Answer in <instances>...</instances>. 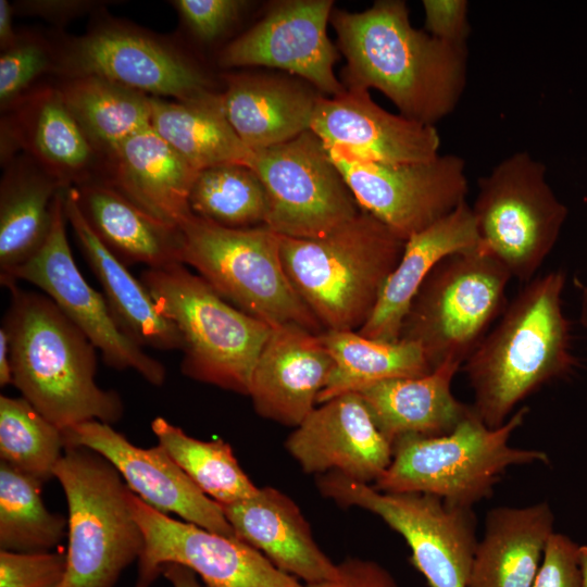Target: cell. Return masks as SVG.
Listing matches in <instances>:
<instances>
[{"label": "cell", "instance_id": "31", "mask_svg": "<svg viewBox=\"0 0 587 587\" xmlns=\"http://www.w3.org/2000/svg\"><path fill=\"white\" fill-rule=\"evenodd\" d=\"M66 188L24 153L2 165L0 278L26 263L43 246L52 226L54 199Z\"/></svg>", "mask_w": 587, "mask_h": 587}, {"label": "cell", "instance_id": "3", "mask_svg": "<svg viewBox=\"0 0 587 587\" xmlns=\"http://www.w3.org/2000/svg\"><path fill=\"white\" fill-rule=\"evenodd\" d=\"M10 303L2 326L9 337L12 385L61 429L86 421L114 424L120 395L96 383L97 349L43 292L5 285Z\"/></svg>", "mask_w": 587, "mask_h": 587}, {"label": "cell", "instance_id": "20", "mask_svg": "<svg viewBox=\"0 0 587 587\" xmlns=\"http://www.w3.org/2000/svg\"><path fill=\"white\" fill-rule=\"evenodd\" d=\"M285 447L305 473L337 471L369 484L391 462L392 444L358 392L321 403L289 435Z\"/></svg>", "mask_w": 587, "mask_h": 587}, {"label": "cell", "instance_id": "8", "mask_svg": "<svg viewBox=\"0 0 587 587\" xmlns=\"http://www.w3.org/2000/svg\"><path fill=\"white\" fill-rule=\"evenodd\" d=\"M178 227L183 264L227 302L271 327L294 324L324 332L286 275L280 235L266 225L223 227L192 213Z\"/></svg>", "mask_w": 587, "mask_h": 587}, {"label": "cell", "instance_id": "14", "mask_svg": "<svg viewBox=\"0 0 587 587\" xmlns=\"http://www.w3.org/2000/svg\"><path fill=\"white\" fill-rule=\"evenodd\" d=\"M65 189L53 203V221L40 250L26 263L1 277L0 283L26 282L47 295L100 351L107 365L134 370L153 386H162L166 370L118 325L103 294L79 272L66 235Z\"/></svg>", "mask_w": 587, "mask_h": 587}, {"label": "cell", "instance_id": "6", "mask_svg": "<svg viewBox=\"0 0 587 587\" xmlns=\"http://www.w3.org/2000/svg\"><path fill=\"white\" fill-rule=\"evenodd\" d=\"M139 279L179 333L183 374L248 396L272 327L227 302L183 263L146 268Z\"/></svg>", "mask_w": 587, "mask_h": 587}, {"label": "cell", "instance_id": "2", "mask_svg": "<svg viewBox=\"0 0 587 587\" xmlns=\"http://www.w3.org/2000/svg\"><path fill=\"white\" fill-rule=\"evenodd\" d=\"M565 283L561 270L525 283L463 363L472 407L486 426H502L525 398L576 365L562 309Z\"/></svg>", "mask_w": 587, "mask_h": 587}, {"label": "cell", "instance_id": "19", "mask_svg": "<svg viewBox=\"0 0 587 587\" xmlns=\"http://www.w3.org/2000/svg\"><path fill=\"white\" fill-rule=\"evenodd\" d=\"M24 153L65 187L101 179L103 159L67 108L53 78L0 118L1 166Z\"/></svg>", "mask_w": 587, "mask_h": 587}, {"label": "cell", "instance_id": "17", "mask_svg": "<svg viewBox=\"0 0 587 587\" xmlns=\"http://www.w3.org/2000/svg\"><path fill=\"white\" fill-rule=\"evenodd\" d=\"M333 5L332 0L275 2L253 26L221 49L218 66L278 68L297 75L322 95L342 93L346 88L334 73L339 49L327 35Z\"/></svg>", "mask_w": 587, "mask_h": 587}, {"label": "cell", "instance_id": "23", "mask_svg": "<svg viewBox=\"0 0 587 587\" xmlns=\"http://www.w3.org/2000/svg\"><path fill=\"white\" fill-rule=\"evenodd\" d=\"M225 115L252 151L288 141L311 129L323 96L309 83L258 72L221 74Z\"/></svg>", "mask_w": 587, "mask_h": 587}, {"label": "cell", "instance_id": "28", "mask_svg": "<svg viewBox=\"0 0 587 587\" xmlns=\"http://www.w3.org/2000/svg\"><path fill=\"white\" fill-rule=\"evenodd\" d=\"M461 365L448 360L423 376L385 379L357 392L391 444L405 435H445L472 409L452 394V380Z\"/></svg>", "mask_w": 587, "mask_h": 587}, {"label": "cell", "instance_id": "16", "mask_svg": "<svg viewBox=\"0 0 587 587\" xmlns=\"http://www.w3.org/2000/svg\"><path fill=\"white\" fill-rule=\"evenodd\" d=\"M128 503L145 539L135 587H150L168 563L187 566L207 587H303L239 538L170 517L130 489Z\"/></svg>", "mask_w": 587, "mask_h": 587}, {"label": "cell", "instance_id": "13", "mask_svg": "<svg viewBox=\"0 0 587 587\" xmlns=\"http://www.w3.org/2000/svg\"><path fill=\"white\" fill-rule=\"evenodd\" d=\"M250 167L266 191L265 225L278 235L321 237L361 211L324 142L311 129L253 150Z\"/></svg>", "mask_w": 587, "mask_h": 587}, {"label": "cell", "instance_id": "40", "mask_svg": "<svg viewBox=\"0 0 587 587\" xmlns=\"http://www.w3.org/2000/svg\"><path fill=\"white\" fill-rule=\"evenodd\" d=\"M170 3L185 33L202 46L224 38L251 5L245 0H173Z\"/></svg>", "mask_w": 587, "mask_h": 587}, {"label": "cell", "instance_id": "48", "mask_svg": "<svg viewBox=\"0 0 587 587\" xmlns=\"http://www.w3.org/2000/svg\"><path fill=\"white\" fill-rule=\"evenodd\" d=\"M12 385L9 337L3 327L0 328V386Z\"/></svg>", "mask_w": 587, "mask_h": 587}, {"label": "cell", "instance_id": "45", "mask_svg": "<svg viewBox=\"0 0 587 587\" xmlns=\"http://www.w3.org/2000/svg\"><path fill=\"white\" fill-rule=\"evenodd\" d=\"M303 587H399L394 576L372 560L348 558L337 564L334 577Z\"/></svg>", "mask_w": 587, "mask_h": 587}, {"label": "cell", "instance_id": "50", "mask_svg": "<svg viewBox=\"0 0 587 587\" xmlns=\"http://www.w3.org/2000/svg\"><path fill=\"white\" fill-rule=\"evenodd\" d=\"M578 564L580 572V587H587V546H579Z\"/></svg>", "mask_w": 587, "mask_h": 587}, {"label": "cell", "instance_id": "7", "mask_svg": "<svg viewBox=\"0 0 587 587\" xmlns=\"http://www.w3.org/2000/svg\"><path fill=\"white\" fill-rule=\"evenodd\" d=\"M67 501L66 573L61 587H113L138 561L142 530L128 503L129 488L104 457L66 447L54 469Z\"/></svg>", "mask_w": 587, "mask_h": 587}, {"label": "cell", "instance_id": "1", "mask_svg": "<svg viewBox=\"0 0 587 587\" xmlns=\"http://www.w3.org/2000/svg\"><path fill=\"white\" fill-rule=\"evenodd\" d=\"M329 22L346 59V89L375 88L400 115L425 125L455 109L466 85L467 46L414 28L404 1L378 0L361 12L333 10Z\"/></svg>", "mask_w": 587, "mask_h": 587}, {"label": "cell", "instance_id": "33", "mask_svg": "<svg viewBox=\"0 0 587 587\" xmlns=\"http://www.w3.org/2000/svg\"><path fill=\"white\" fill-rule=\"evenodd\" d=\"M53 80L103 161L129 137L151 127L152 99L148 95L98 76Z\"/></svg>", "mask_w": 587, "mask_h": 587}, {"label": "cell", "instance_id": "21", "mask_svg": "<svg viewBox=\"0 0 587 587\" xmlns=\"http://www.w3.org/2000/svg\"><path fill=\"white\" fill-rule=\"evenodd\" d=\"M311 130L326 148H337L365 161L420 163L439 155L440 138L434 126L384 110L364 89L322 96Z\"/></svg>", "mask_w": 587, "mask_h": 587}, {"label": "cell", "instance_id": "5", "mask_svg": "<svg viewBox=\"0 0 587 587\" xmlns=\"http://www.w3.org/2000/svg\"><path fill=\"white\" fill-rule=\"evenodd\" d=\"M528 408L517 409L500 427L490 428L473 407L457 427L440 436L405 435L392 442L391 462L374 488L388 492H426L464 508L492 495L513 465L548 461L537 449L510 446Z\"/></svg>", "mask_w": 587, "mask_h": 587}, {"label": "cell", "instance_id": "11", "mask_svg": "<svg viewBox=\"0 0 587 587\" xmlns=\"http://www.w3.org/2000/svg\"><path fill=\"white\" fill-rule=\"evenodd\" d=\"M471 208L483 246L524 283L535 277L567 217L545 165L526 151L507 157L479 178Z\"/></svg>", "mask_w": 587, "mask_h": 587}, {"label": "cell", "instance_id": "9", "mask_svg": "<svg viewBox=\"0 0 587 587\" xmlns=\"http://www.w3.org/2000/svg\"><path fill=\"white\" fill-rule=\"evenodd\" d=\"M511 278L483 245L446 257L412 300L399 340L416 345L432 370L463 364L504 310Z\"/></svg>", "mask_w": 587, "mask_h": 587}, {"label": "cell", "instance_id": "32", "mask_svg": "<svg viewBox=\"0 0 587 587\" xmlns=\"http://www.w3.org/2000/svg\"><path fill=\"white\" fill-rule=\"evenodd\" d=\"M151 99V127L198 172L226 163L250 166L253 151L228 122L221 90L189 102Z\"/></svg>", "mask_w": 587, "mask_h": 587}, {"label": "cell", "instance_id": "42", "mask_svg": "<svg viewBox=\"0 0 587 587\" xmlns=\"http://www.w3.org/2000/svg\"><path fill=\"white\" fill-rule=\"evenodd\" d=\"M578 551L579 545L554 532L547 541L533 587H580Z\"/></svg>", "mask_w": 587, "mask_h": 587}, {"label": "cell", "instance_id": "36", "mask_svg": "<svg viewBox=\"0 0 587 587\" xmlns=\"http://www.w3.org/2000/svg\"><path fill=\"white\" fill-rule=\"evenodd\" d=\"M42 484L0 461V550L47 552L64 537L67 520L46 508Z\"/></svg>", "mask_w": 587, "mask_h": 587}, {"label": "cell", "instance_id": "41", "mask_svg": "<svg viewBox=\"0 0 587 587\" xmlns=\"http://www.w3.org/2000/svg\"><path fill=\"white\" fill-rule=\"evenodd\" d=\"M66 552L0 550V587H61Z\"/></svg>", "mask_w": 587, "mask_h": 587}, {"label": "cell", "instance_id": "10", "mask_svg": "<svg viewBox=\"0 0 587 587\" xmlns=\"http://www.w3.org/2000/svg\"><path fill=\"white\" fill-rule=\"evenodd\" d=\"M57 42L54 78L98 76L150 97L180 102L220 91L211 74L178 39L112 17L103 10L83 35H57Z\"/></svg>", "mask_w": 587, "mask_h": 587}, {"label": "cell", "instance_id": "44", "mask_svg": "<svg viewBox=\"0 0 587 587\" xmlns=\"http://www.w3.org/2000/svg\"><path fill=\"white\" fill-rule=\"evenodd\" d=\"M95 0H18L12 3L15 15L42 18L63 27L70 22L90 13H98L105 5Z\"/></svg>", "mask_w": 587, "mask_h": 587}, {"label": "cell", "instance_id": "34", "mask_svg": "<svg viewBox=\"0 0 587 587\" xmlns=\"http://www.w3.org/2000/svg\"><path fill=\"white\" fill-rule=\"evenodd\" d=\"M321 336L334 367L317 404L380 380L417 377L433 371L422 350L412 342H385L355 330H325Z\"/></svg>", "mask_w": 587, "mask_h": 587}, {"label": "cell", "instance_id": "38", "mask_svg": "<svg viewBox=\"0 0 587 587\" xmlns=\"http://www.w3.org/2000/svg\"><path fill=\"white\" fill-rule=\"evenodd\" d=\"M65 449L63 429L24 397L0 396V459L41 480L54 477Z\"/></svg>", "mask_w": 587, "mask_h": 587}, {"label": "cell", "instance_id": "35", "mask_svg": "<svg viewBox=\"0 0 587 587\" xmlns=\"http://www.w3.org/2000/svg\"><path fill=\"white\" fill-rule=\"evenodd\" d=\"M151 429L174 462L218 504H230L258 491L259 487L243 472L233 448L224 440L190 437L161 416L152 421Z\"/></svg>", "mask_w": 587, "mask_h": 587}, {"label": "cell", "instance_id": "37", "mask_svg": "<svg viewBox=\"0 0 587 587\" xmlns=\"http://www.w3.org/2000/svg\"><path fill=\"white\" fill-rule=\"evenodd\" d=\"M192 214L228 228L265 225L267 197L248 165L218 164L198 172L189 193Z\"/></svg>", "mask_w": 587, "mask_h": 587}, {"label": "cell", "instance_id": "4", "mask_svg": "<svg viewBox=\"0 0 587 587\" xmlns=\"http://www.w3.org/2000/svg\"><path fill=\"white\" fill-rule=\"evenodd\" d=\"M404 243L361 210L321 237L280 235V257L294 289L324 332H358L371 316Z\"/></svg>", "mask_w": 587, "mask_h": 587}, {"label": "cell", "instance_id": "27", "mask_svg": "<svg viewBox=\"0 0 587 587\" xmlns=\"http://www.w3.org/2000/svg\"><path fill=\"white\" fill-rule=\"evenodd\" d=\"M72 190L90 228L125 265L141 263L159 268L183 263V237L177 225L150 214L103 182Z\"/></svg>", "mask_w": 587, "mask_h": 587}, {"label": "cell", "instance_id": "43", "mask_svg": "<svg viewBox=\"0 0 587 587\" xmlns=\"http://www.w3.org/2000/svg\"><path fill=\"white\" fill-rule=\"evenodd\" d=\"M422 5L429 35L451 45H466L471 30L466 0H423Z\"/></svg>", "mask_w": 587, "mask_h": 587}, {"label": "cell", "instance_id": "26", "mask_svg": "<svg viewBox=\"0 0 587 587\" xmlns=\"http://www.w3.org/2000/svg\"><path fill=\"white\" fill-rule=\"evenodd\" d=\"M482 245L472 208L466 201L409 237L371 316L358 332L385 342L398 341L411 302L434 267L450 254Z\"/></svg>", "mask_w": 587, "mask_h": 587}, {"label": "cell", "instance_id": "25", "mask_svg": "<svg viewBox=\"0 0 587 587\" xmlns=\"http://www.w3.org/2000/svg\"><path fill=\"white\" fill-rule=\"evenodd\" d=\"M193 168L152 127L121 143L103 161L101 179L130 201L167 223L188 216Z\"/></svg>", "mask_w": 587, "mask_h": 587}, {"label": "cell", "instance_id": "12", "mask_svg": "<svg viewBox=\"0 0 587 587\" xmlns=\"http://www.w3.org/2000/svg\"><path fill=\"white\" fill-rule=\"evenodd\" d=\"M320 492L342 507L379 516L411 549V562L429 587H467L477 547L473 508L426 492L380 491L330 471L317 476Z\"/></svg>", "mask_w": 587, "mask_h": 587}, {"label": "cell", "instance_id": "15", "mask_svg": "<svg viewBox=\"0 0 587 587\" xmlns=\"http://www.w3.org/2000/svg\"><path fill=\"white\" fill-rule=\"evenodd\" d=\"M326 149L359 208L403 240L466 201L465 162L457 154L387 164L361 160L337 148Z\"/></svg>", "mask_w": 587, "mask_h": 587}, {"label": "cell", "instance_id": "24", "mask_svg": "<svg viewBox=\"0 0 587 587\" xmlns=\"http://www.w3.org/2000/svg\"><path fill=\"white\" fill-rule=\"evenodd\" d=\"M221 507L237 538L262 552L278 570L305 584L336 574L337 564L315 542L299 507L278 489L261 487L247 499Z\"/></svg>", "mask_w": 587, "mask_h": 587}, {"label": "cell", "instance_id": "30", "mask_svg": "<svg viewBox=\"0 0 587 587\" xmlns=\"http://www.w3.org/2000/svg\"><path fill=\"white\" fill-rule=\"evenodd\" d=\"M64 207L80 251L122 329L142 348L180 350L182 338L175 325L159 311L142 282L96 236L77 205L72 187L65 189Z\"/></svg>", "mask_w": 587, "mask_h": 587}, {"label": "cell", "instance_id": "46", "mask_svg": "<svg viewBox=\"0 0 587 587\" xmlns=\"http://www.w3.org/2000/svg\"><path fill=\"white\" fill-rule=\"evenodd\" d=\"M161 574L173 587H202L197 574L185 565L168 563L161 569Z\"/></svg>", "mask_w": 587, "mask_h": 587}, {"label": "cell", "instance_id": "39", "mask_svg": "<svg viewBox=\"0 0 587 587\" xmlns=\"http://www.w3.org/2000/svg\"><path fill=\"white\" fill-rule=\"evenodd\" d=\"M57 35L21 29L0 54V111L7 112L39 85L55 76Z\"/></svg>", "mask_w": 587, "mask_h": 587}, {"label": "cell", "instance_id": "18", "mask_svg": "<svg viewBox=\"0 0 587 587\" xmlns=\"http://www.w3.org/2000/svg\"><path fill=\"white\" fill-rule=\"evenodd\" d=\"M66 447H85L104 457L127 487L149 507L208 530L237 538L222 507L185 474L159 444L134 446L112 425L86 421L63 429Z\"/></svg>", "mask_w": 587, "mask_h": 587}, {"label": "cell", "instance_id": "47", "mask_svg": "<svg viewBox=\"0 0 587 587\" xmlns=\"http://www.w3.org/2000/svg\"><path fill=\"white\" fill-rule=\"evenodd\" d=\"M13 5L8 0H0V50L8 49L16 39L18 29L14 28Z\"/></svg>", "mask_w": 587, "mask_h": 587}, {"label": "cell", "instance_id": "22", "mask_svg": "<svg viewBox=\"0 0 587 587\" xmlns=\"http://www.w3.org/2000/svg\"><path fill=\"white\" fill-rule=\"evenodd\" d=\"M333 367L321 334L294 324L275 326L255 363L248 396L259 415L297 427L315 409Z\"/></svg>", "mask_w": 587, "mask_h": 587}, {"label": "cell", "instance_id": "29", "mask_svg": "<svg viewBox=\"0 0 587 587\" xmlns=\"http://www.w3.org/2000/svg\"><path fill=\"white\" fill-rule=\"evenodd\" d=\"M553 524L546 501L489 510L467 587H533Z\"/></svg>", "mask_w": 587, "mask_h": 587}, {"label": "cell", "instance_id": "49", "mask_svg": "<svg viewBox=\"0 0 587 587\" xmlns=\"http://www.w3.org/2000/svg\"><path fill=\"white\" fill-rule=\"evenodd\" d=\"M575 286L579 294V323L587 329V284L576 278Z\"/></svg>", "mask_w": 587, "mask_h": 587}]
</instances>
